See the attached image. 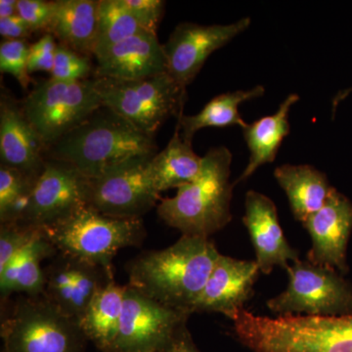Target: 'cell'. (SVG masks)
I'll list each match as a JSON object with an SVG mask.
<instances>
[{
    "instance_id": "8992f818",
    "label": "cell",
    "mask_w": 352,
    "mask_h": 352,
    "mask_svg": "<svg viewBox=\"0 0 352 352\" xmlns=\"http://www.w3.org/2000/svg\"><path fill=\"white\" fill-rule=\"evenodd\" d=\"M3 352H82L80 323L44 296H23L2 316Z\"/></svg>"
},
{
    "instance_id": "ac0fdd59",
    "label": "cell",
    "mask_w": 352,
    "mask_h": 352,
    "mask_svg": "<svg viewBox=\"0 0 352 352\" xmlns=\"http://www.w3.org/2000/svg\"><path fill=\"white\" fill-rule=\"evenodd\" d=\"M243 222L251 237L261 273L270 274L276 266L286 270L300 259L298 251L285 237L274 201L267 196L254 190L247 192Z\"/></svg>"
},
{
    "instance_id": "cb8c5ba5",
    "label": "cell",
    "mask_w": 352,
    "mask_h": 352,
    "mask_svg": "<svg viewBox=\"0 0 352 352\" xmlns=\"http://www.w3.org/2000/svg\"><path fill=\"white\" fill-rule=\"evenodd\" d=\"M126 285L111 280L92 298L80 326L87 340L102 352H112L119 335Z\"/></svg>"
},
{
    "instance_id": "d4e9b609",
    "label": "cell",
    "mask_w": 352,
    "mask_h": 352,
    "mask_svg": "<svg viewBox=\"0 0 352 352\" xmlns=\"http://www.w3.org/2000/svg\"><path fill=\"white\" fill-rule=\"evenodd\" d=\"M180 132L177 122L168 144L150 161V173L160 194L193 182L201 170L203 157L194 152L192 143L185 141Z\"/></svg>"
},
{
    "instance_id": "2e32d148",
    "label": "cell",
    "mask_w": 352,
    "mask_h": 352,
    "mask_svg": "<svg viewBox=\"0 0 352 352\" xmlns=\"http://www.w3.org/2000/svg\"><path fill=\"white\" fill-rule=\"evenodd\" d=\"M0 163L38 179L46 162V147L25 116L22 101L2 89L0 97Z\"/></svg>"
},
{
    "instance_id": "f546056e",
    "label": "cell",
    "mask_w": 352,
    "mask_h": 352,
    "mask_svg": "<svg viewBox=\"0 0 352 352\" xmlns=\"http://www.w3.org/2000/svg\"><path fill=\"white\" fill-rule=\"evenodd\" d=\"M90 57L76 52L63 44H58L51 78L59 82H76L90 78Z\"/></svg>"
},
{
    "instance_id": "e575fe53",
    "label": "cell",
    "mask_w": 352,
    "mask_h": 352,
    "mask_svg": "<svg viewBox=\"0 0 352 352\" xmlns=\"http://www.w3.org/2000/svg\"><path fill=\"white\" fill-rule=\"evenodd\" d=\"M34 34L30 25L25 22L19 15L13 17L0 19V34L2 38L15 41V39H25Z\"/></svg>"
},
{
    "instance_id": "d6a6232c",
    "label": "cell",
    "mask_w": 352,
    "mask_h": 352,
    "mask_svg": "<svg viewBox=\"0 0 352 352\" xmlns=\"http://www.w3.org/2000/svg\"><path fill=\"white\" fill-rule=\"evenodd\" d=\"M18 15L34 32L47 31L53 15L52 1L18 0Z\"/></svg>"
},
{
    "instance_id": "5b68a950",
    "label": "cell",
    "mask_w": 352,
    "mask_h": 352,
    "mask_svg": "<svg viewBox=\"0 0 352 352\" xmlns=\"http://www.w3.org/2000/svg\"><path fill=\"white\" fill-rule=\"evenodd\" d=\"M43 231L58 252L99 266L111 274L118 252L141 247L147 235L142 219H115L89 206Z\"/></svg>"
},
{
    "instance_id": "1f68e13d",
    "label": "cell",
    "mask_w": 352,
    "mask_h": 352,
    "mask_svg": "<svg viewBox=\"0 0 352 352\" xmlns=\"http://www.w3.org/2000/svg\"><path fill=\"white\" fill-rule=\"evenodd\" d=\"M141 29L156 32L163 18L164 3L161 0H122Z\"/></svg>"
},
{
    "instance_id": "ffe728a7",
    "label": "cell",
    "mask_w": 352,
    "mask_h": 352,
    "mask_svg": "<svg viewBox=\"0 0 352 352\" xmlns=\"http://www.w3.org/2000/svg\"><path fill=\"white\" fill-rule=\"evenodd\" d=\"M57 254L55 245L41 230L0 271L1 305H6L15 293L29 296H43L45 275L41 264L44 259L53 258Z\"/></svg>"
},
{
    "instance_id": "4316f807",
    "label": "cell",
    "mask_w": 352,
    "mask_h": 352,
    "mask_svg": "<svg viewBox=\"0 0 352 352\" xmlns=\"http://www.w3.org/2000/svg\"><path fill=\"white\" fill-rule=\"evenodd\" d=\"M142 31L145 30L141 29L122 0H99L94 57H100L116 44Z\"/></svg>"
},
{
    "instance_id": "d590c367",
    "label": "cell",
    "mask_w": 352,
    "mask_h": 352,
    "mask_svg": "<svg viewBox=\"0 0 352 352\" xmlns=\"http://www.w3.org/2000/svg\"><path fill=\"white\" fill-rule=\"evenodd\" d=\"M168 352H201L198 347L196 346L195 342L192 339L191 333H190L187 326L178 333L175 339L173 340V344L168 349Z\"/></svg>"
},
{
    "instance_id": "d6986e66",
    "label": "cell",
    "mask_w": 352,
    "mask_h": 352,
    "mask_svg": "<svg viewBox=\"0 0 352 352\" xmlns=\"http://www.w3.org/2000/svg\"><path fill=\"white\" fill-rule=\"evenodd\" d=\"M95 59L97 78L140 80L168 73L164 45L156 32H138Z\"/></svg>"
},
{
    "instance_id": "4fadbf2b",
    "label": "cell",
    "mask_w": 352,
    "mask_h": 352,
    "mask_svg": "<svg viewBox=\"0 0 352 352\" xmlns=\"http://www.w3.org/2000/svg\"><path fill=\"white\" fill-rule=\"evenodd\" d=\"M250 25V18H243L229 25H178L163 44L168 75L186 89L208 58L245 32Z\"/></svg>"
},
{
    "instance_id": "3957f363",
    "label": "cell",
    "mask_w": 352,
    "mask_h": 352,
    "mask_svg": "<svg viewBox=\"0 0 352 352\" xmlns=\"http://www.w3.org/2000/svg\"><path fill=\"white\" fill-rule=\"evenodd\" d=\"M232 154L224 146L212 148L203 157L196 179L183 185L171 198L157 205L160 219L183 236L208 238L232 220L230 182Z\"/></svg>"
},
{
    "instance_id": "30bf717a",
    "label": "cell",
    "mask_w": 352,
    "mask_h": 352,
    "mask_svg": "<svg viewBox=\"0 0 352 352\" xmlns=\"http://www.w3.org/2000/svg\"><path fill=\"white\" fill-rule=\"evenodd\" d=\"M190 316L126 285L119 335L112 352H168Z\"/></svg>"
},
{
    "instance_id": "836d02e7",
    "label": "cell",
    "mask_w": 352,
    "mask_h": 352,
    "mask_svg": "<svg viewBox=\"0 0 352 352\" xmlns=\"http://www.w3.org/2000/svg\"><path fill=\"white\" fill-rule=\"evenodd\" d=\"M57 45L54 36L50 34H44L36 43L31 44L29 53V73L52 71Z\"/></svg>"
},
{
    "instance_id": "8fae6325",
    "label": "cell",
    "mask_w": 352,
    "mask_h": 352,
    "mask_svg": "<svg viewBox=\"0 0 352 352\" xmlns=\"http://www.w3.org/2000/svg\"><path fill=\"white\" fill-rule=\"evenodd\" d=\"M88 206V178L75 166L46 159L20 223L46 230Z\"/></svg>"
},
{
    "instance_id": "484cf974",
    "label": "cell",
    "mask_w": 352,
    "mask_h": 352,
    "mask_svg": "<svg viewBox=\"0 0 352 352\" xmlns=\"http://www.w3.org/2000/svg\"><path fill=\"white\" fill-rule=\"evenodd\" d=\"M265 92L263 85H256L249 90H236L217 95L201 112L193 116L183 113L177 119L182 131V138L192 143L197 131L206 127H224L239 126L244 129L247 124L241 118L239 106L243 102L259 98Z\"/></svg>"
},
{
    "instance_id": "5bb4252c",
    "label": "cell",
    "mask_w": 352,
    "mask_h": 352,
    "mask_svg": "<svg viewBox=\"0 0 352 352\" xmlns=\"http://www.w3.org/2000/svg\"><path fill=\"white\" fill-rule=\"evenodd\" d=\"M44 267L43 296L61 311L80 323L92 298L115 279L104 268L58 252Z\"/></svg>"
},
{
    "instance_id": "6da1fadb",
    "label": "cell",
    "mask_w": 352,
    "mask_h": 352,
    "mask_svg": "<svg viewBox=\"0 0 352 352\" xmlns=\"http://www.w3.org/2000/svg\"><path fill=\"white\" fill-rule=\"evenodd\" d=\"M220 252L208 238L183 236L163 250L141 252L127 264L129 286L173 309L193 314Z\"/></svg>"
},
{
    "instance_id": "7402d4cb",
    "label": "cell",
    "mask_w": 352,
    "mask_h": 352,
    "mask_svg": "<svg viewBox=\"0 0 352 352\" xmlns=\"http://www.w3.org/2000/svg\"><path fill=\"white\" fill-rule=\"evenodd\" d=\"M298 100L300 96L298 94H289L280 104L276 113L254 120L252 124H247L243 129L245 143L251 155L249 164L236 180L235 184L251 177L252 173H256L263 164L275 161L282 142L291 131L289 111Z\"/></svg>"
},
{
    "instance_id": "603a6c76",
    "label": "cell",
    "mask_w": 352,
    "mask_h": 352,
    "mask_svg": "<svg viewBox=\"0 0 352 352\" xmlns=\"http://www.w3.org/2000/svg\"><path fill=\"white\" fill-rule=\"evenodd\" d=\"M274 177L288 197L294 217L302 223L325 205L333 189L325 173L309 164H283Z\"/></svg>"
},
{
    "instance_id": "ba28073f",
    "label": "cell",
    "mask_w": 352,
    "mask_h": 352,
    "mask_svg": "<svg viewBox=\"0 0 352 352\" xmlns=\"http://www.w3.org/2000/svg\"><path fill=\"white\" fill-rule=\"evenodd\" d=\"M22 105L47 149L101 107L102 102L94 76L76 82L51 78L43 80L34 85Z\"/></svg>"
},
{
    "instance_id": "74e56055",
    "label": "cell",
    "mask_w": 352,
    "mask_h": 352,
    "mask_svg": "<svg viewBox=\"0 0 352 352\" xmlns=\"http://www.w3.org/2000/svg\"><path fill=\"white\" fill-rule=\"evenodd\" d=\"M352 91V87L349 88V89L344 90V91H340L339 94L337 95V96L333 98V112H335L336 108L338 107V105H339L340 102H342L344 100V98H346L347 95L351 94Z\"/></svg>"
},
{
    "instance_id": "44dd1931",
    "label": "cell",
    "mask_w": 352,
    "mask_h": 352,
    "mask_svg": "<svg viewBox=\"0 0 352 352\" xmlns=\"http://www.w3.org/2000/svg\"><path fill=\"white\" fill-rule=\"evenodd\" d=\"M52 6V19L46 34L80 54L94 56L99 1L55 0Z\"/></svg>"
},
{
    "instance_id": "83f0119b",
    "label": "cell",
    "mask_w": 352,
    "mask_h": 352,
    "mask_svg": "<svg viewBox=\"0 0 352 352\" xmlns=\"http://www.w3.org/2000/svg\"><path fill=\"white\" fill-rule=\"evenodd\" d=\"M36 180L15 168L0 166V223L22 219Z\"/></svg>"
},
{
    "instance_id": "8d00e7d4",
    "label": "cell",
    "mask_w": 352,
    "mask_h": 352,
    "mask_svg": "<svg viewBox=\"0 0 352 352\" xmlns=\"http://www.w3.org/2000/svg\"><path fill=\"white\" fill-rule=\"evenodd\" d=\"M18 0H1L0 1V19L13 17L17 15Z\"/></svg>"
},
{
    "instance_id": "4dcf8cb0",
    "label": "cell",
    "mask_w": 352,
    "mask_h": 352,
    "mask_svg": "<svg viewBox=\"0 0 352 352\" xmlns=\"http://www.w3.org/2000/svg\"><path fill=\"white\" fill-rule=\"evenodd\" d=\"M41 229L20 222L0 223V271L6 267L16 254L32 242Z\"/></svg>"
},
{
    "instance_id": "9c48e42d",
    "label": "cell",
    "mask_w": 352,
    "mask_h": 352,
    "mask_svg": "<svg viewBox=\"0 0 352 352\" xmlns=\"http://www.w3.org/2000/svg\"><path fill=\"white\" fill-rule=\"evenodd\" d=\"M289 283L266 302L278 316H342L352 314V286L327 266L298 259L286 268Z\"/></svg>"
},
{
    "instance_id": "277c9868",
    "label": "cell",
    "mask_w": 352,
    "mask_h": 352,
    "mask_svg": "<svg viewBox=\"0 0 352 352\" xmlns=\"http://www.w3.org/2000/svg\"><path fill=\"white\" fill-rule=\"evenodd\" d=\"M232 322L234 335L252 352H352V314L272 318L243 309Z\"/></svg>"
},
{
    "instance_id": "e0dca14e",
    "label": "cell",
    "mask_w": 352,
    "mask_h": 352,
    "mask_svg": "<svg viewBox=\"0 0 352 352\" xmlns=\"http://www.w3.org/2000/svg\"><path fill=\"white\" fill-rule=\"evenodd\" d=\"M261 273L256 261H242L220 254L193 314H220L233 320L245 309Z\"/></svg>"
},
{
    "instance_id": "7c38bea8",
    "label": "cell",
    "mask_w": 352,
    "mask_h": 352,
    "mask_svg": "<svg viewBox=\"0 0 352 352\" xmlns=\"http://www.w3.org/2000/svg\"><path fill=\"white\" fill-rule=\"evenodd\" d=\"M149 164H131L108 175L88 178V206L115 219H142L162 200Z\"/></svg>"
},
{
    "instance_id": "f1b7e54d",
    "label": "cell",
    "mask_w": 352,
    "mask_h": 352,
    "mask_svg": "<svg viewBox=\"0 0 352 352\" xmlns=\"http://www.w3.org/2000/svg\"><path fill=\"white\" fill-rule=\"evenodd\" d=\"M30 45L25 39H6L0 44V72L14 76L23 88L32 78L29 73Z\"/></svg>"
},
{
    "instance_id": "52a82bcc",
    "label": "cell",
    "mask_w": 352,
    "mask_h": 352,
    "mask_svg": "<svg viewBox=\"0 0 352 352\" xmlns=\"http://www.w3.org/2000/svg\"><path fill=\"white\" fill-rule=\"evenodd\" d=\"M94 78L102 105L149 135L155 136L164 122L184 112L186 89L168 73L140 80Z\"/></svg>"
},
{
    "instance_id": "9a60e30c",
    "label": "cell",
    "mask_w": 352,
    "mask_h": 352,
    "mask_svg": "<svg viewBox=\"0 0 352 352\" xmlns=\"http://www.w3.org/2000/svg\"><path fill=\"white\" fill-rule=\"evenodd\" d=\"M302 226L312 243L307 261L346 274L349 271L347 244L352 232V201L333 188L325 205Z\"/></svg>"
},
{
    "instance_id": "7a4b0ae2",
    "label": "cell",
    "mask_w": 352,
    "mask_h": 352,
    "mask_svg": "<svg viewBox=\"0 0 352 352\" xmlns=\"http://www.w3.org/2000/svg\"><path fill=\"white\" fill-rule=\"evenodd\" d=\"M155 136L102 105L87 119L46 149V159L75 166L87 178L108 175L157 154Z\"/></svg>"
}]
</instances>
